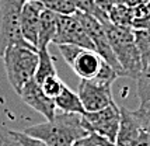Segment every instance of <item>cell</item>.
I'll return each instance as SVG.
<instances>
[{
  "instance_id": "obj_27",
  "label": "cell",
  "mask_w": 150,
  "mask_h": 146,
  "mask_svg": "<svg viewBox=\"0 0 150 146\" xmlns=\"http://www.w3.org/2000/svg\"><path fill=\"white\" fill-rule=\"evenodd\" d=\"M100 146H118V145L115 142H110V140L101 138V139H100Z\"/></svg>"
},
{
  "instance_id": "obj_26",
  "label": "cell",
  "mask_w": 150,
  "mask_h": 146,
  "mask_svg": "<svg viewBox=\"0 0 150 146\" xmlns=\"http://www.w3.org/2000/svg\"><path fill=\"white\" fill-rule=\"evenodd\" d=\"M136 146H150V133L143 131L142 135H140V138H139V140H137Z\"/></svg>"
},
{
  "instance_id": "obj_6",
  "label": "cell",
  "mask_w": 150,
  "mask_h": 146,
  "mask_svg": "<svg viewBox=\"0 0 150 146\" xmlns=\"http://www.w3.org/2000/svg\"><path fill=\"white\" fill-rule=\"evenodd\" d=\"M74 14L77 16L79 21L83 24L84 30L87 31L90 40H91V42L94 44V51H96L108 65H111V66L117 70V73L119 76H125L124 70H122V67L119 65L115 53L112 51L104 24H103L101 21H98L96 17H93V16H90V14H87V13H83V11H77V10H76Z\"/></svg>"
},
{
  "instance_id": "obj_13",
  "label": "cell",
  "mask_w": 150,
  "mask_h": 146,
  "mask_svg": "<svg viewBox=\"0 0 150 146\" xmlns=\"http://www.w3.org/2000/svg\"><path fill=\"white\" fill-rule=\"evenodd\" d=\"M56 28H58V13L45 7L41 13V18H39L37 49L48 48L49 44L53 42V38L56 35Z\"/></svg>"
},
{
  "instance_id": "obj_25",
  "label": "cell",
  "mask_w": 150,
  "mask_h": 146,
  "mask_svg": "<svg viewBox=\"0 0 150 146\" xmlns=\"http://www.w3.org/2000/svg\"><path fill=\"white\" fill-rule=\"evenodd\" d=\"M96 1V6L103 11V13H105L107 16H108V13L111 11V9H112V4L111 3V0H94Z\"/></svg>"
},
{
  "instance_id": "obj_15",
  "label": "cell",
  "mask_w": 150,
  "mask_h": 146,
  "mask_svg": "<svg viewBox=\"0 0 150 146\" xmlns=\"http://www.w3.org/2000/svg\"><path fill=\"white\" fill-rule=\"evenodd\" d=\"M56 67H55V62L51 53L48 51V48H41L38 49V66L35 70V76L34 79L38 82L39 84L45 79L51 77V76H56Z\"/></svg>"
},
{
  "instance_id": "obj_8",
  "label": "cell",
  "mask_w": 150,
  "mask_h": 146,
  "mask_svg": "<svg viewBox=\"0 0 150 146\" xmlns=\"http://www.w3.org/2000/svg\"><path fill=\"white\" fill-rule=\"evenodd\" d=\"M53 44L76 45L86 49H94V44L76 14H58V28Z\"/></svg>"
},
{
  "instance_id": "obj_22",
  "label": "cell",
  "mask_w": 150,
  "mask_h": 146,
  "mask_svg": "<svg viewBox=\"0 0 150 146\" xmlns=\"http://www.w3.org/2000/svg\"><path fill=\"white\" fill-rule=\"evenodd\" d=\"M0 146H21L14 131L0 125Z\"/></svg>"
},
{
  "instance_id": "obj_10",
  "label": "cell",
  "mask_w": 150,
  "mask_h": 146,
  "mask_svg": "<svg viewBox=\"0 0 150 146\" xmlns=\"http://www.w3.org/2000/svg\"><path fill=\"white\" fill-rule=\"evenodd\" d=\"M23 99V101L25 103L28 107H31L34 111L39 113L41 115H44L46 120H52L56 114V106H55V100L49 99L42 87L35 79L30 80L25 86L21 89V91L18 94Z\"/></svg>"
},
{
  "instance_id": "obj_28",
  "label": "cell",
  "mask_w": 150,
  "mask_h": 146,
  "mask_svg": "<svg viewBox=\"0 0 150 146\" xmlns=\"http://www.w3.org/2000/svg\"><path fill=\"white\" fill-rule=\"evenodd\" d=\"M112 4H126V0H111Z\"/></svg>"
},
{
  "instance_id": "obj_4",
  "label": "cell",
  "mask_w": 150,
  "mask_h": 146,
  "mask_svg": "<svg viewBox=\"0 0 150 146\" xmlns=\"http://www.w3.org/2000/svg\"><path fill=\"white\" fill-rule=\"evenodd\" d=\"M65 62L80 79H96L101 70L104 59L94 49H86L76 45H58Z\"/></svg>"
},
{
  "instance_id": "obj_23",
  "label": "cell",
  "mask_w": 150,
  "mask_h": 146,
  "mask_svg": "<svg viewBox=\"0 0 150 146\" xmlns=\"http://www.w3.org/2000/svg\"><path fill=\"white\" fill-rule=\"evenodd\" d=\"M14 133H16L18 142L21 143V146H49L48 143L42 142L41 139H37V138H34V136H30V135H27V133H24V132H14Z\"/></svg>"
},
{
  "instance_id": "obj_12",
  "label": "cell",
  "mask_w": 150,
  "mask_h": 146,
  "mask_svg": "<svg viewBox=\"0 0 150 146\" xmlns=\"http://www.w3.org/2000/svg\"><path fill=\"white\" fill-rule=\"evenodd\" d=\"M142 132L143 129L137 122L133 111L126 107H121V122L115 143L118 146H136Z\"/></svg>"
},
{
  "instance_id": "obj_20",
  "label": "cell",
  "mask_w": 150,
  "mask_h": 146,
  "mask_svg": "<svg viewBox=\"0 0 150 146\" xmlns=\"http://www.w3.org/2000/svg\"><path fill=\"white\" fill-rule=\"evenodd\" d=\"M63 86H65V83L59 79L58 74H56V76H51V77L45 79L42 83H41V87H42L44 93L52 100H55L59 94H60Z\"/></svg>"
},
{
  "instance_id": "obj_3",
  "label": "cell",
  "mask_w": 150,
  "mask_h": 146,
  "mask_svg": "<svg viewBox=\"0 0 150 146\" xmlns=\"http://www.w3.org/2000/svg\"><path fill=\"white\" fill-rule=\"evenodd\" d=\"M105 31L119 65L125 73V77L136 79L143 69L140 53L135 42V34L132 27L115 26L111 21L105 23Z\"/></svg>"
},
{
  "instance_id": "obj_21",
  "label": "cell",
  "mask_w": 150,
  "mask_h": 146,
  "mask_svg": "<svg viewBox=\"0 0 150 146\" xmlns=\"http://www.w3.org/2000/svg\"><path fill=\"white\" fill-rule=\"evenodd\" d=\"M133 114L136 117L137 122L142 126V129L146 131L147 133H150V101L144 103V104H140L133 111Z\"/></svg>"
},
{
  "instance_id": "obj_2",
  "label": "cell",
  "mask_w": 150,
  "mask_h": 146,
  "mask_svg": "<svg viewBox=\"0 0 150 146\" xmlns=\"http://www.w3.org/2000/svg\"><path fill=\"white\" fill-rule=\"evenodd\" d=\"M1 58L10 86L20 94L21 89L35 76L38 66V49L28 42H17L8 45Z\"/></svg>"
},
{
  "instance_id": "obj_17",
  "label": "cell",
  "mask_w": 150,
  "mask_h": 146,
  "mask_svg": "<svg viewBox=\"0 0 150 146\" xmlns=\"http://www.w3.org/2000/svg\"><path fill=\"white\" fill-rule=\"evenodd\" d=\"M135 42L137 51L140 53L142 66H147L150 63V27L149 28H133Z\"/></svg>"
},
{
  "instance_id": "obj_11",
  "label": "cell",
  "mask_w": 150,
  "mask_h": 146,
  "mask_svg": "<svg viewBox=\"0 0 150 146\" xmlns=\"http://www.w3.org/2000/svg\"><path fill=\"white\" fill-rule=\"evenodd\" d=\"M45 6L38 0H27L21 10V18H20V31L21 37L27 41L30 45L37 48L38 44V26L41 13Z\"/></svg>"
},
{
  "instance_id": "obj_14",
  "label": "cell",
  "mask_w": 150,
  "mask_h": 146,
  "mask_svg": "<svg viewBox=\"0 0 150 146\" xmlns=\"http://www.w3.org/2000/svg\"><path fill=\"white\" fill-rule=\"evenodd\" d=\"M55 106H56V111L59 110L62 113H73L80 114V115L86 114V110L81 104V101H80L79 94L70 90L66 84L63 86L60 94L55 99Z\"/></svg>"
},
{
  "instance_id": "obj_7",
  "label": "cell",
  "mask_w": 150,
  "mask_h": 146,
  "mask_svg": "<svg viewBox=\"0 0 150 146\" xmlns=\"http://www.w3.org/2000/svg\"><path fill=\"white\" fill-rule=\"evenodd\" d=\"M86 128L91 133H97L101 138L115 142L121 122V108H118L114 103L103 110L86 113L83 115Z\"/></svg>"
},
{
  "instance_id": "obj_19",
  "label": "cell",
  "mask_w": 150,
  "mask_h": 146,
  "mask_svg": "<svg viewBox=\"0 0 150 146\" xmlns=\"http://www.w3.org/2000/svg\"><path fill=\"white\" fill-rule=\"evenodd\" d=\"M73 4L76 7L77 11H83V13H87L96 17L98 21H101L103 24L108 23L110 18L105 13H103L97 6H96V1L94 0H73Z\"/></svg>"
},
{
  "instance_id": "obj_24",
  "label": "cell",
  "mask_w": 150,
  "mask_h": 146,
  "mask_svg": "<svg viewBox=\"0 0 150 146\" xmlns=\"http://www.w3.org/2000/svg\"><path fill=\"white\" fill-rule=\"evenodd\" d=\"M100 139L101 136L97 133H90L81 139H77L76 142H73L70 146H100Z\"/></svg>"
},
{
  "instance_id": "obj_18",
  "label": "cell",
  "mask_w": 150,
  "mask_h": 146,
  "mask_svg": "<svg viewBox=\"0 0 150 146\" xmlns=\"http://www.w3.org/2000/svg\"><path fill=\"white\" fill-rule=\"evenodd\" d=\"M136 94L140 104L150 101V63L144 66L136 77ZM139 104V106H140Z\"/></svg>"
},
{
  "instance_id": "obj_5",
  "label": "cell",
  "mask_w": 150,
  "mask_h": 146,
  "mask_svg": "<svg viewBox=\"0 0 150 146\" xmlns=\"http://www.w3.org/2000/svg\"><path fill=\"white\" fill-rule=\"evenodd\" d=\"M27 0H0V58L11 44L27 42L21 37L20 18Z\"/></svg>"
},
{
  "instance_id": "obj_1",
  "label": "cell",
  "mask_w": 150,
  "mask_h": 146,
  "mask_svg": "<svg viewBox=\"0 0 150 146\" xmlns=\"http://www.w3.org/2000/svg\"><path fill=\"white\" fill-rule=\"evenodd\" d=\"M23 132L41 139L49 146H70L77 139L91 133L86 128L83 115L62 111L55 114L52 120L28 126Z\"/></svg>"
},
{
  "instance_id": "obj_16",
  "label": "cell",
  "mask_w": 150,
  "mask_h": 146,
  "mask_svg": "<svg viewBox=\"0 0 150 146\" xmlns=\"http://www.w3.org/2000/svg\"><path fill=\"white\" fill-rule=\"evenodd\" d=\"M135 7H131L128 4H114L111 11L108 13V18L112 24L122 27H132L135 21Z\"/></svg>"
},
{
  "instance_id": "obj_9",
  "label": "cell",
  "mask_w": 150,
  "mask_h": 146,
  "mask_svg": "<svg viewBox=\"0 0 150 146\" xmlns=\"http://www.w3.org/2000/svg\"><path fill=\"white\" fill-rule=\"evenodd\" d=\"M112 84L101 83L98 80H86L80 79L79 83V97L84 107L86 113H93L103 110L105 107L114 104L115 101L112 99Z\"/></svg>"
}]
</instances>
